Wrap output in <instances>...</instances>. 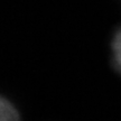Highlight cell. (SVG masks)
I'll return each instance as SVG.
<instances>
[{"instance_id":"1","label":"cell","mask_w":121,"mask_h":121,"mask_svg":"<svg viewBox=\"0 0 121 121\" xmlns=\"http://www.w3.org/2000/svg\"><path fill=\"white\" fill-rule=\"evenodd\" d=\"M0 121H20L17 109L8 99L0 95Z\"/></svg>"},{"instance_id":"2","label":"cell","mask_w":121,"mask_h":121,"mask_svg":"<svg viewBox=\"0 0 121 121\" xmlns=\"http://www.w3.org/2000/svg\"><path fill=\"white\" fill-rule=\"evenodd\" d=\"M111 48H112L113 65L117 72H119V74L121 75V28L118 29L116 35L113 36Z\"/></svg>"}]
</instances>
